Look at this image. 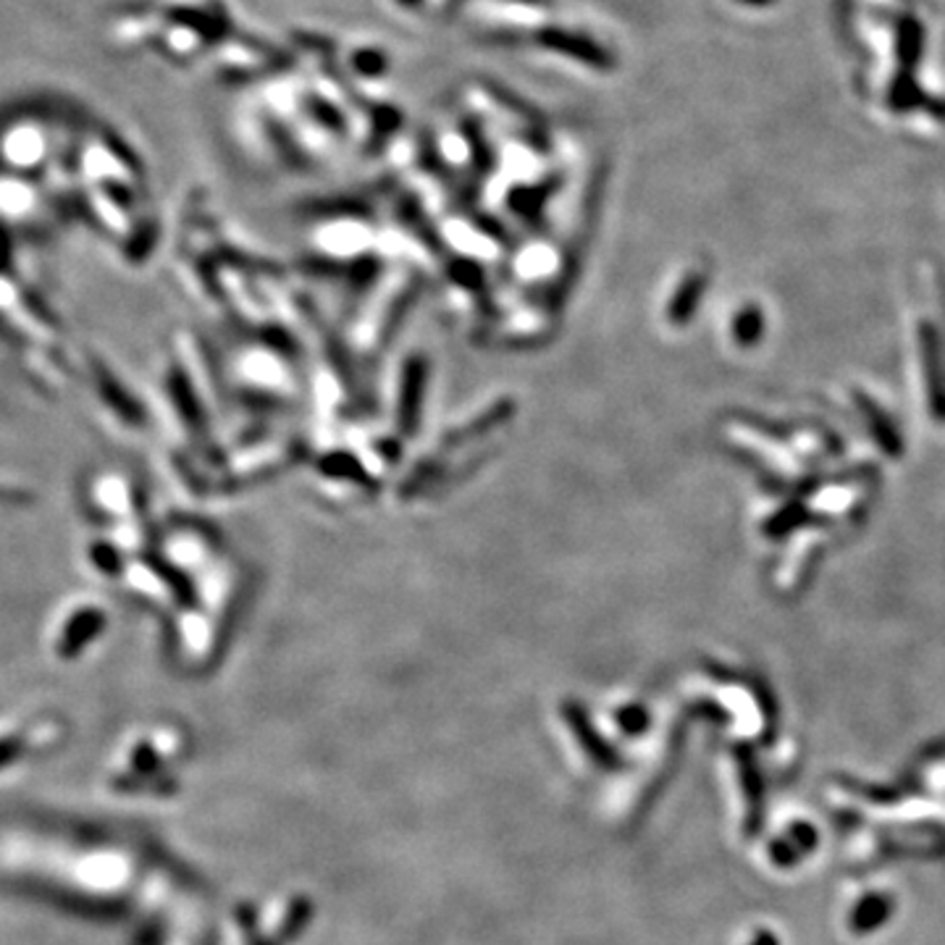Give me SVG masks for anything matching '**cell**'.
<instances>
[{"mask_svg": "<svg viewBox=\"0 0 945 945\" xmlns=\"http://www.w3.org/2000/svg\"><path fill=\"white\" fill-rule=\"evenodd\" d=\"M0 331L21 350L42 384L59 386L67 381L69 355L59 323L11 271H0Z\"/></svg>", "mask_w": 945, "mask_h": 945, "instance_id": "6da1fadb", "label": "cell"}, {"mask_svg": "<svg viewBox=\"0 0 945 945\" xmlns=\"http://www.w3.org/2000/svg\"><path fill=\"white\" fill-rule=\"evenodd\" d=\"M111 627V607L95 594H77L61 602L59 612L50 620L48 646L56 656L69 660L103 639Z\"/></svg>", "mask_w": 945, "mask_h": 945, "instance_id": "7a4b0ae2", "label": "cell"}, {"mask_svg": "<svg viewBox=\"0 0 945 945\" xmlns=\"http://www.w3.org/2000/svg\"><path fill=\"white\" fill-rule=\"evenodd\" d=\"M32 502V492L19 483L17 479L0 473V512L3 510H21Z\"/></svg>", "mask_w": 945, "mask_h": 945, "instance_id": "3957f363", "label": "cell"}]
</instances>
